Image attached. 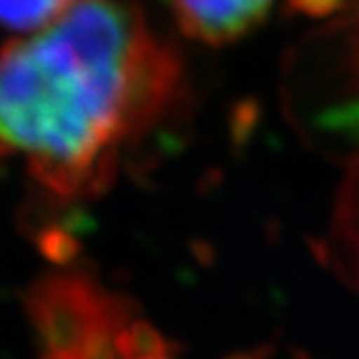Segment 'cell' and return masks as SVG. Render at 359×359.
I'll list each match as a JSON object with an SVG mask.
<instances>
[{"label": "cell", "instance_id": "cell-1", "mask_svg": "<svg viewBox=\"0 0 359 359\" xmlns=\"http://www.w3.org/2000/svg\"><path fill=\"white\" fill-rule=\"evenodd\" d=\"M181 60L128 0H74L0 47V160L58 200L104 188L181 90Z\"/></svg>", "mask_w": 359, "mask_h": 359}, {"label": "cell", "instance_id": "cell-2", "mask_svg": "<svg viewBox=\"0 0 359 359\" xmlns=\"http://www.w3.org/2000/svg\"><path fill=\"white\" fill-rule=\"evenodd\" d=\"M40 359H179L154 327L130 320L116 297L107 302L100 320L72 355Z\"/></svg>", "mask_w": 359, "mask_h": 359}, {"label": "cell", "instance_id": "cell-5", "mask_svg": "<svg viewBox=\"0 0 359 359\" xmlns=\"http://www.w3.org/2000/svg\"><path fill=\"white\" fill-rule=\"evenodd\" d=\"M74 0H0V28L33 33L51 24Z\"/></svg>", "mask_w": 359, "mask_h": 359}, {"label": "cell", "instance_id": "cell-3", "mask_svg": "<svg viewBox=\"0 0 359 359\" xmlns=\"http://www.w3.org/2000/svg\"><path fill=\"white\" fill-rule=\"evenodd\" d=\"M318 255L343 285L359 294V151L348 158Z\"/></svg>", "mask_w": 359, "mask_h": 359}, {"label": "cell", "instance_id": "cell-4", "mask_svg": "<svg viewBox=\"0 0 359 359\" xmlns=\"http://www.w3.org/2000/svg\"><path fill=\"white\" fill-rule=\"evenodd\" d=\"M273 0H170L181 30L206 44H230L255 30Z\"/></svg>", "mask_w": 359, "mask_h": 359}]
</instances>
